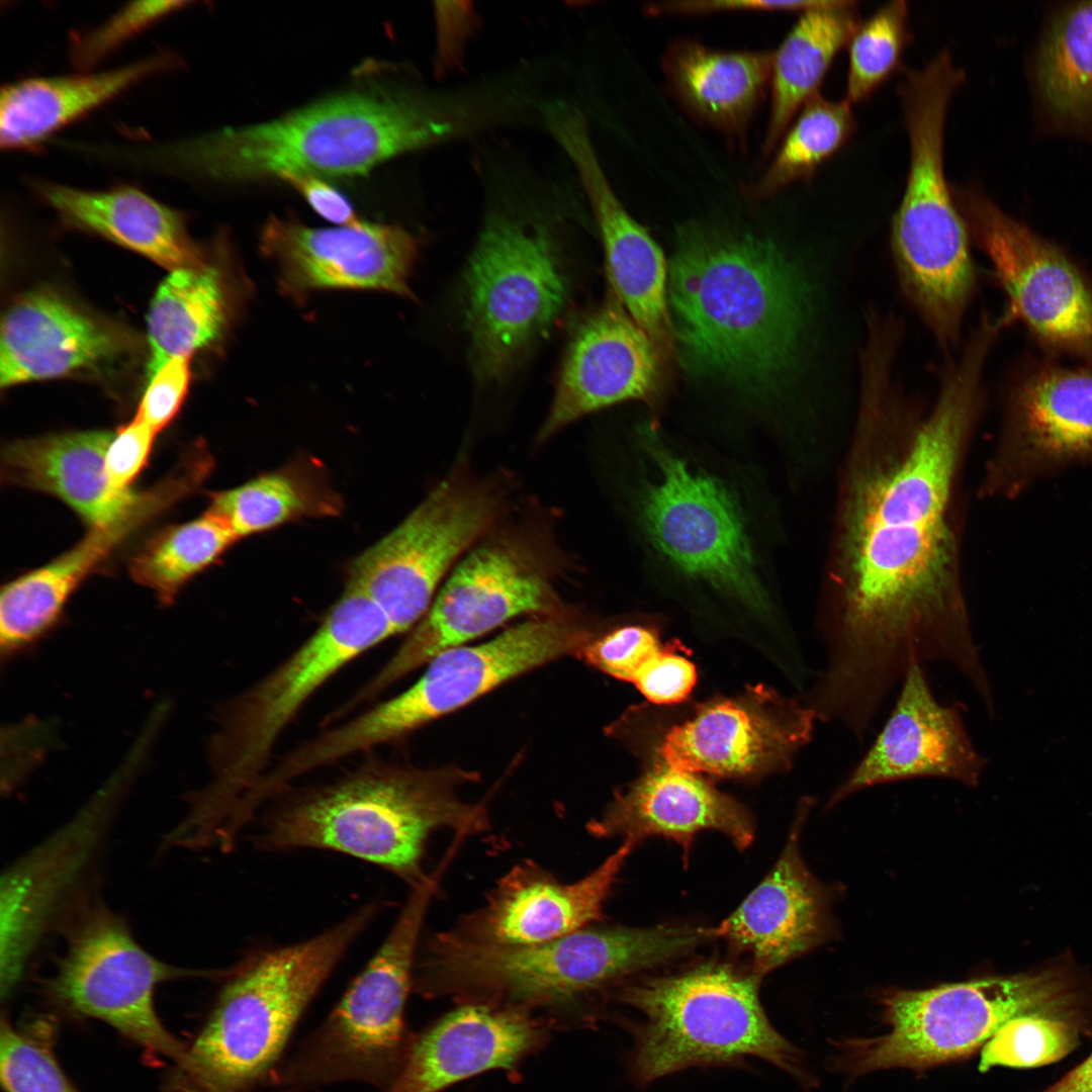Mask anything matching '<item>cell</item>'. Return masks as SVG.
Wrapping results in <instances>:
<instances>
[{
	"mask_svg": "<svg viewBox=\"0 0 1092 1092\" xmlns=\"http://www.w3.org/2000/svg\"><path fill=\"white\" fill-rule=\"evenodd\" d=\"M121 326L50 287L25 292L5 309L0 330V386L64 377L105 379L136 355Z\"/></svg>",
	"mask_w": 1092,
	"mask_h": 1092,
	"instance_id": "obj_24",
	"label": "cell"
},
{
	"mask_svg": "<svg viewBox=\"0 0 1092 1092\" xmlns=\"http://www.w3.org/2000/svg\"><path fill=\"white\" fill-rule=\"evenodd\" d=\"M65 939L48 999L67 1014L105 1022L151 1058L178 1060L187 1048L163 1024L155 1006L165 982L203 976L165 963L133 937L123 918L95 894L81 892L57 926Z\"/></svg>",
	"mask_w": 1092,
	"mask_h": 1092,
	"instance_id": "obj_12",
	"label": "cell"
},
{
	"mask_svg": "<svg viewBox=\"0 0 1092 1092\" xmlns=\"http://www.w3.org/2000/svg\"><path fill=\"white\" fill-rule=\"evenodd\" d=\"M505 505L493 480L452 474L353 562L348 583L386 615L395 634L429 610L441 581L496 524Z\"/></svg>",
	"mask_w": 1092,
	"mask_h": 1092,
	"instance_id": "obj_15",
	"label": "cell"
},
{
	"mask_svg": "<svg viewBox=\"0 0 1092 1092\" xmlns=\"http://www.w3.org/2000/svg\"><path fill=\"white\" fill-rule=\"evenodd\" d=\"M56 1019L16 1027L5 1012L0 1025V1079L5 1092H80L55 1053Z\"/></svg>",
	"mask_w": 1092,
	"mask_h": 1092,
	"instance_id": "obj_43",
	"label": "cell"
},
{
	"mask_svg": "<svg viewBox=\"0 0 1092 1092\" xmlns=\"http://www.w3.org/2000/svg\"><path fill=\"white\" fill-rule=\"evenodd\" d=\"M545 1036L529 1011L471 1002L449 1012L411 1041L385 1092H440L489 1070H510Z\"/></svg>",
	"mask_w": 1092,
	"mask_h": 1092,
	"instance_id": "obj_30",
	"label": "cell"
},
{
	"mask_svg": "<svg viewBox=\"0 0 1092 1092\" xmlns=\"http://www.w3.org/2000/svg\"><path fill=\"white\" fill-rule=\"evenodd\" d=\"M636 843L625 838L602 864L571 884L557 881L534 862L520 863L500 879L481 908L451 931L480 943L528 945L583 929L601 919L607 897Z\"/></svg>",
	"mask_w": 1092,
	"mask_h": 1092,
	"instance_id": "obj_29",
	"label": "cell"
},
{
	"mask_svg": "<svg viewBox=\"0 0 1092 1092\" xmlns=\"http://www.w3.org/2000/svg\"><path fill=\"white\" fill-rule=\"evenodd\" d=\"M333 509L334 503L307 476L286 469L212 494L208 511L222 519L240 539Z\"/></svg>",
	"mask_w": 1092,
	"mask_h": 1092,
	"instance_id": "obj_41",
	"label": "cell"
},
{
	"mask_svg": "<svg viewBox=\"0 0 1092 1092\" xmlns=\"http://www.w3.org/2000/svg\"><path fill=\"white\" fill-rule=\"evenodd\" d=\"M1076 464H1092V362L1037 364L1008 391L981 493L1010 498Z\"/></svg>",
	"mask_w": 1092,
	"mask_h": 1092,
	"instance_id": "obj_19",
	"label": "cell"
},
{
	"mask_svg": "<svg viewBox=\"0 0 1092 1092\" xmlns=\"http://www.w3.org/2000/svg\"><path fill=\"white\" fill-rule=\"evenodd\" d=\"M545 123L574 165L602 236L614 292L631 317L672 363L676 343L668 304V272L661 249L614 192L580 110L559 103Z\"/></svg>",
	"mask_w": 1092,
	"mask_h": 1092,
	"instance_id": "obj_23",
	"label": "cell"
},
{
	"mask_svg": "<svg viewBox=\"0 0 1092 1092\" xmlns=\"http://www.w3.org/2000/svg\"><path fill=\"white\" fill-rule=\"evenodd\" d=\"M113 434L78 431L14 440L2 450V477L58 497L90 527L108 525L142 494L117 492L109 484L105 456Z\"/></svg>",
	"mask_w": 1092,
	"mask_h": 1092,
	"instance_id": "obj_35",
	"label": "cell"
},
{
	"mask_svg": "<svg viewBox=\"0 0 1092 1092\" xmlns=\"http://www.w3.org/2000/svg\"><path fill=\"white\" fill-rule=\"evenodd\" d=\"M852 0H822L802 13L772 52L770 108L761 146L770 158L802 107L815 95L860 21Z\"/></svg>",
	"mask_w": 1092,
	"mask_h": 1092,
	"instance_id": "obj_38",
	"label": "cell"
},
{
	"mask_svg": "<svg viewBox=\"0 0 1092 1092\" xmlns=\"http://www.w3.org/2000/svg\"><path fill=\"white\" fill-rule=\"evenodd\" d=\"M772 52L722 51L673 40L662 58L667 89L696 121L743 150L749 125L769 88Z\"/></svg>",
	"mask_w": 1092,
	"mask_h": 1092,
	"instance_id": "obj_34",
	"label": "cell"
},
{
	"mask_svg": "<svg viewBox=\"0 0 1092 1092\" xmlns=\"http://www.w3.org/2000/svg\"><path fill=\"white\" fill-rule=\"evenodd\" d=\"M1028 76L1041 128L1092 143V1L1061 2L1048 10Z\"/></svg>",
	"mask_w": 1092,
	"mask_h": 1092,
	"instance_id": "obj_36",
	"label": "cell"
},
{
	"mask_svg": "<svg viewBox=\"0 0 1092 1092\" xmlns=\"http://www.w3.org/2000/svg\"><path fill=\"white\" fill-rule=\"evenodd\" d=\"M551 574L550 564L531 542L512 534L485 536L453 567L396 652L342 705L343 713L375 699L438 654L517 616L558 615Z\"/></svg>",
	"mask_w": 1092,
	"mask_h": 1092,
	"instance_id": "obj_14",
	"label": "cell"
},
{
	"mask_svg": "<svg viewBox=\"0 0 1092 1092\" xmlns=\"http://www.w3.org/2000/svg\"><path fill=\"white\" fill-rule=\"evenodd\" d=\"M193 4L191 1L129 2L103 22L73 32L69 41L70 60L79 71L97 69L100 63L129 40Z\"/></svg>",
	"mask_w": 1092,
	"mask_h": 1092,
	"instance_id": "obj_45",
	"label": "cell"
},
{
	"mask_svg": "<svg viewBox=\"0 0 1092 1092\" xmlns=\"http://www.w3.org/2000/svg\"><path fill=\"white\" fill-rule=\"evenodd\" d=\"M817 720L803 702L763 687L711 702L673 727L659 749L663 763L693 774L755 777L791 768Z\"/></svg>",
	"mask_w": 1092,
	"mask_h": 1092,
	"instance_id": "obj_21",
	"label": "cell"
},
{
	"mask_svg": "<svg viewBox=\"0 0 1092 1092\" xmlns=\"http://www.w3.org/2000/svg\"><path fill=\"white\" fill-rule=\"evenodd\" d=\"M983 374L970 360L944 364L924 410L891 368L860 372L818 624L826 647L818 682L839 704L878 709L911 665L932 661L975 690L989 682L962 567V480Z\"/></svg>",
	"mask_w": 1092,
	"mask_h": 1092,
	"instance_id": "obj_1",
	"label": "cell"
},
{
	"mask_svg": "<svg viewBox=\"0 0 1092 1092\" xmlns=\"http://www.w3.org/2000/svg\"><path fill=\"white\" fill-rule=\"evenodd\" d=\"M856 127L852 104L846 99L815 95L788 127L766 170L745 187L746 196L759 201L793 183L809 182L848 143Z\"/></svg>",
	"mask_w": 1092,
	"mask_h": 1092,
	"instance_id": "obj_39",
	"label": "cell"
},
{
	"mask_svg": "<svg viewBox=\"0 0 1092 1092\" xmlns=\"http://www.w3.org/2000/svg\"><path fill=\"white\" fill-rule=\"evenodd\" d=\"M103 787L73 818L3 873L0 887V989L9 999L42 935L81 893L121 795L122 780Z\"/></svg>",
	"mask_w": 1092,
	"mask_h": 1092,
	"instance_id": "obj_20",
	"label": "cell"
},
{
	"mask_svg": "<svg viewBox=\"0 0 1092 1092\" xmlns=\"http://www.w3.org/2000/svg\"><path fill=\"white\" fill-rule=\"evenodd\" d=\"M545 222L508 212L485 220L466 272L465 325L477 380H503L563 308L568 281Z\"/></svg>",
	"mask_w": 1092,
	"mask_h": 1092,
	"instance_id": "obj_13",
	"label": "cell"
},
{
	"mask_svg": "<svg viewBox=\"0 0 1092 1092\" xmlns=\"http://www.w3.org/2000/svg\"><path fill=\"white\" fill-rule=\"evenodd\" d=\"M657 633L644 626H626L590 640L578 652L600 670L633 682L644 666L663 648Z\"/></svg>",
	"mask_w": 1092,
	"mask_h": 1092,
	"instance_id": "obj_46",
	"label": "cell"
},
{
	"mask_svg": "<svg viewBox=\"0 0 1092 1092\" xmlns=\"http://www.w3.org/2000/svg\"><path fill=\"white\" fill-rule=\"evenodd\" d=\"M201 469L185 459L168 477L143 491L114 522L90 531L48 564L5 584L0 596V655L10 661L29 652L61 622L66 605L85 578L145 523L195 489Z\"/></svg>",
	"mask_w": 1092,
	"mask_h": 1092,
	"instance_id": "obj_27",
	"label": "cell"
},
{
	"mask_svg": "<svg viewBox=\"0 0 1092 1092\" xmlns=\"http://www.w3.org/2000/svg\"><path fill=\"white\" fill-rule=\"evenodd\" d=\"M592 835H624L636 842L656 835L671 839L689 858L695 835L705 829L725 834L739 849L750 845L754 826L747 811L696 774L662 764L616 794Z\"/></svg>",
	"mask_w": 1092,
	"mask_h": 1092,
	"instance_id": "obj_31",
	"label": "cell"
},
{
	"mask_svg": "<svg viewBox=\"0 0 1092 1092\" xmlns=\"http://www.w3.org/2000/svg\"><path fill=\"white\" fill-rule=\"evenodd\" d=\"M1042 1092H1092V1053L1060 1081Z\"/></svg>",
	"mask_w": 1092,
	"mask_h": 1092,
	"instance_id": "obj_52",
	"label": "cell"
},
{
	"mask_svg": "<svg viewBox=\"0 0 1092 1092\" xmlns=\"http://www.w3.org/2000/svg\"><path fill=\"white\" fill-rule=\"evenodd\" d=\"M439 873V872H438ZM428 876L411 893L381 945L301 1049L273 1075L283 1092L359 1081L387 1089L411 1042L404 1011L416 951L438 883Z\"/></svg>",
	"mask_w": 1092,
	"mask_h": 1092,
	"instance_id": "obj_11",
	"label": "cell"
},
{
	"mask_svg": "<svg viewBox=\"0 0 1092 1092\" xmlns=\"http://www.w3.org/2000/svg\"><path fill=\"white\" fill-rule=\"evenodd\" d=\"M260 249L276 267L283 293L299 300L313 291L359 289L413 297L410 276L418 254L413 235L396 224L363 220L313 228L269 217Z\"/></svg>",
	"mask_w": 1092,
	"mask_h": 1092,
	"instance_id": "obj_22",
	"label": "cell"
},
{
	"mask_svg": "<svg viewBox=\"0 0 1092 1092\" xmlns=\"http://www.w3.org/2000/svg\"><path fill=\"white\" fill-rule=\"evenodd\" d=\"M696 678L695 665L664 646L644 666L633 684L652 703L675 704L690 695Z\"/></svg>",
	"mask_w": 1092,
	"mask_h": 1092,
	"instance_id": "obj_48",
	"label": "cell"
},
{
	"mask_svg": "<svg viewBox=\"0 0 1092 1092\" xmlns=\"http://www.w3.org/2000/svg\"><path fill=\"white\" fill-rule=\"evenodd\" d=\"M395 631L361 589L346 588L314 632L274 669L228 701L207 742L210 779L178 825L197 848L213 847L235 810L272 765L281 735L336 672Z\"/></svg>",
	"mask_w": 1092,
	"mask_h": 1092,
	"instance_id": "obj_7",
	"label": "cell"
},
{
	"mask_svg": "<svg viewBox=\"0 0 1092 1092\" xmlns=\"http://www.w3.org/2000/svg\"><path fill=\"white\" fill-rule=\"evenodd\" d=\"M812 804L811 798L800 802L785 848L768 875L730 916L710 928L713 938H723L747 956L750 971L760 979L835 932L831 890L813 877L799 847Z\"/></svg>",
	"mask_w": 1092,
	"mask_h": 1092,
	"instance_id": "obj_28",
	"label": "cell"
},
{
	"mask_svg": "<svg viewBox=\"0 0 1092 1092\" xmlns=\"http://www.w3.org/2000/svg\"><path fill=\"white\" fill-rule=\"evenodd\" d=\"M249 284L218 259L171 271L147 313V377L174 357H192L219 342L245 301Z\"/></svg>",
	"mask_w": 1092,
	"mask_h": 1092,
	"instance_id": "obj_37",
	"label": "cell"
},
{
	"mask_svg": "<svg viewBox=\"0 0 1092 1092\" xmlns=\"http://www.w3.org/2000/svg\"><path fill=\"white\" fill-rule=\"evenodd\" d=\"M238 536L219 517L206 511L187 523L154 535L130 559L132 579L151 590L164 605L172 604L180 589L210 566Z\"/></svg>",
	"mask_w": 1092,
	"mask_h": 1092,
	"instance_id": "obj_40",
	"label": "cell"
},
{
	"mask_svg": "<svg viewBox=\"0 0 1092 1092\" xmlns=\"http://www.w3.org/2000/svg\"><path fill=\"white\" fill-rule=\"evenodd\" d=\"M671 364L614 292L575 331L539 439L621 401L656 405Z\"/></svg>",
	"mask_w": 1092,
	"mask_h": 1092,
	"instance_id": "obj_26",
	"label": "cell"
},
{
	"mask_svg": "<svg viewBox=\"0 0 1092 1092\" xmlns=\"http://www.w3.org/2000/svg\"><path fill=\"white\" fill-rule=\"evenodd\" d=\"M964 705L940 703L924 665H911L883 728L827 801L833 808L848 796L878 785L938 778L978 787L987 759L965 724Z\"/></svg>",
	"mask_w": 1092,
	"mask_h": 1092,
	"instance_id": "obj_25",
	"label": "cell"
},
{
	"mask_svg": "<svg viewBox=\"0 0 1092 1092\" xmlns=\"http://www.w3.org/2000/svg\"><path fill=\"white\" fill-rule=\"evenodd\" d=\"M1074 1022L1043 1015H1024L1006 1022L983 1046L979 1069L995 1066L1031 1068L1056 1062L1078 1043Z\"/></svg>",
	"mask_w": 1092,
	"mask_h": 1092,
	"instance_id": "obj_44",
	"label": "cell"
},
{
	"mask_svg": "<svg viewBox=\"0 0 1092 1092\" xmlns=\"http://www.w3.org/2000/svg\"><path fill=\"white\" fill-rule=\"evenodd\" d=\"M952 189L972 241L1008 298V318H1018L1045 350L1092 362V286L1081 270L980 186Z\"/></svg>",
	"mask_w": 1092,
	"mask_h": 1092,
	"instance_id": "obj_18",
	"label": "cell"
},
{
	"mask_svg": "<svg viewBox=\"0 0 1092 1092\" xmlns=\"http://www.w3.org/2000/svg\"><path fill=\"white\" fill-rule=\"evenodd\" d=\"M363 905L307 939L256 949L223 972L211 1010L160 1092H248L273 1076L303 1012L379 912Z\"/></svg>",
	"mask_w": 1092,
	"mask_h": 1092,
	"instance_id": "obj_5",
	"label": "cell"
},
{
	"mask_svg": "<svg viewBox=\"0 0 1092 1092\" xmlns=\"http://www.w3.org/2000/svg\"><path fill=\"white\" fill-rule=\"evenodd\" d=\"M590 640L581 625L558 614L528 620L479 645L448 649L408 689L336 726L332 745L343 757L370 751L521 673L579 652Z\"/></svg>",
	"mask_w": 1092,
	"mask_h": 1092,
	"instance_id": "obj_16",
	"label": "cell"
},
{
	"mask_svg": "<svg viewBox=\"0 0 1092 1092\" xmlns=\"http://www.w3.org/2000/svg\"><path fill=\"white\" fill-rule=\"evenodd\" d=\"M641 439L657 468L641 503L654 547L687 575L749 610H765V590L732 494L718 478L691 467L654 431L644 429Z\"/></svg>",
	"mask_w": 1092,
	"mask_h": 1092,
	"instance_id": "obj_17",
	"label": "cell"
},
{
	"mask_svg": "<svg viewBox=\"0 0 1092 1092\" xmlns=\"http://www.w3.org/2000/svg\"><path fill=\"white\" fill-rule=\"evenodd\" d=\"M806 282L772 242L688 228L668 274L686 365L744 393L776 392L794 369L809 315Z\"/></svg>",
	"mask_w": 1092,
	"mask_h": 1092,
	"instance_id": "obj_2",
	"label": "cell"
},
{
	"mask_svg": "<svg viewBox=\"0 0 1092 1092\" xmlns=\"http://www.w3.org/2000/svg\"><path fill=\"white\" fill-rule=\"evenodd\" d=\"M453 777L370 759L331 782L283 790L269 802L251 842L266 851L341 852L412 888L428 877L423 861L433 833L450 829L464 838L489 828L484 807L460 800Z\"/></svg>",
	"mask_w": 1092,
	"mask_h": 1092,
	"instance_id": "obj_4",
	"label": "cell"
},
{
	"mask_svg": "<svg viewBox=\"0 0 1092 1092\" xmlns=\"http://www.w3.org/2000/svg\"><path fill=\"white\" fill-rule=\"evenodd\" d=\"M190 357H174L148 377L135 419L157 434L176 416L191 378Z\"/></svg>",
	"mask_w": 1092,
	"mask_h": 1092,
	"instance_id": "obj_47",
	"label": "cell"
},
{
	"mask_svg": "<svg viewBox=\"0 0 1092 1092\" xmlns=\"http://www.w3.org/2000/svg\"><path fill=\"white\" fill-rule=\"evenodd\" d=\"M822 0H701V1H660L648 3L645 11L649 15H705L722 12L760 11V12H799L802 13L819 5Z\"/></svg>",
	"mask_w": 1092,
	"mask_h": 1092,
	"instance_id": "obj_50",
	"label": "cell"
},
{
	"mask_svg": "<svg viewBox=\"0 0 1092 1092\" xmlns=\"http://www.w3.org/2000/svg\"><path fill=\"white\" fill-rule=\"evenodd\" d=\"M909 6L889 1L864 19L850 36L845 97L852 105L871 97L901 67L911 40Z\"/></svg>",
	"mask_w": 1092,
	"mask_h": 1092,
	"instance_id": "obj_42",
	"label": "cell"
},
{
	"mask_svg": "<svg viewBox=\"0 0 1092 1092\" xmlns=\"http://www.w3.org/2000/svg\"><path fill=\"white\" fill-rule=\"evenodd\" d=\"M183 64L176 52L160 49L112 68L9 82L0 93V147L8 152L39 149L64 127Z\"/></svg>",
	"mask_w": 1092,
	"mask_h": 1092,
	"instance_id": "obj_32",
	"label": "cell"
},
{
	"mask_svg": "<svg viewBox=\"0 0 1092 1092\" xmlns=\"http://www.w3.org/2000/svg\"><path fill=\"white\" fill-rule=\"evenodd\" d=\"M461 119L403 91L360 89L274 120L168 140L143 151L149 175L232 184L284 174L355 177L461 131Z\"/></svg>",
	"mask_w": 1092,
	"mask_h": 1092,
	"instance_id": "obj_3",
	"label": "cell"
},
{
	"mask_svg": "<svg viewBox=\"0 0 1092 1092\" xmlns=\"http://www.w3.org/2000/svg\"><path fill=\"white\" fill-rule=\"evenodd\" d=\"M27 186L64 223L136 252L170 272L198 267L210 258L190 237L181 211L133 185L93 190L31 177Z\"/></svg>",
	"mask_w": 1092,
	"mask_h": 1092,
	"instance_id": "obj_33",
	"label": "cell"
},
{
	"mask_svg": "<svg viewBox=\"0 0 1092 1092\" xmlns=\"http://www.w3.org/2000/svg\"><path fill=\"white\" fill-rule=\"evenodd\" d=\"M964 81L941 50L906 70L898 88L909 166L891 223L892 254L904 296L945 354L960 344L977 285L971 235L944 170L948 109Z\"/></svg>",
	"mask_w": 1092,
	"mask_h": 1092,
	"instance_id": "obj_6",
	"label": "cell"
},
{
	"mask_svg": "<svg viewBox=\"0 0 1092 1092\" xmlns=\"http://www.w3.org/2000/svg\"><path fill=\"white\" fill-rule=\"evenodd\" d=\"M157 433L133 418L114 432L105 456V470L112 489L129 492L130 484L146 465Z\"/></svg>",
	"mask_w": 1092,
	"mask_h": 1092,
	"instance_id": "obj_49",
	"label": "cell"
},
{
	"mask_svg": "<svg viewBox=\"0 0 1092 1092\" xmlns=\"http://www.w3.org/2000/svg\"><path fill=\"white\" fill-rule=\"evenodd\" d=\"M289 184L308 205L334 225H355L362 222L349 200L324 178L307 174H284L279 177Z\"/></svg>",
	"mask_w": 1092,
	"mask_h": 1092,
	"instance_id": "obj_51",
	"label": "cell"
},
{
	"mask_svg": "<svg viewBox=\"0 0 1092 1092\" xmlns=\"http://www.w3.org/2000/svg\"><path fill=\"white\" fill-rule=\"evenodd\" d=\"M710 940L688 925L583 928L536 944L498 945L451 930L428 941L413 989L422 996L512 1006L565 1007Z\"/></svg>",
	"mask_w": 1092,
	"mask_h": 1092,
	"instance_id": "obj_8",
	"label": "cell"
},
{
	"mask_svg": "<svg viewBox=\"0 0 1092 1092\" xmlns=\"http://www.w3.org/2000/svg\"><path fill=\"white\" fill-rule=\"evenodd\" d=\"M761 980L750 970L706 963L620 987L617 998L640 1014L631 1027L633 1079L646 1086L686 1069L755 1057L810 1085L800 1051L774 1027L761 1005Z\"/></svg>",
	"mask_w": 1092,
	"mask_h": 1092,
	"instance_id": "obj_10",
	"label": "cell"
},
{
	"mask_svg": "<svg viewBox=\"0 0 1092 1092\" xmlns=\"http://www.w3.org/2000/svg\"><path fill=\"white\" fill-rule=\"evenodd\" d=\"M1092 1011V976L1070 950L1027 972L990 976L883 997L889 1031L843 1042L845 1067L923 1070L975 1053L1008 1021L1024 1015L1065 1019L1084 1027Z\"/></svg>",
	"mask_w": 1092,
	"mask_h": 1092,
	"instance_id": "obj_9",
	"label": "cell"
}]
</instances>
